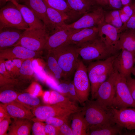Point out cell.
Returning a JSON list of instances; mask_svg holds the SVG:
<instances>
[{"instance_id":"obj_40","label":"cell","mask_w":135,"mask_h":135,"mask_svg":"<svg viewBox=\"0 0 135 135\" xmlns=\"http://www.w3.org/2000/svg\"><path fill=\"white\" fill-rule=\"evenodd\" d=\"M58 135H74L71 127L68 124L65 123L57 128Z\"/></svg>"},{"instance_id":"obj_28","label":"cell","mask_w":135,"mask_h":135,"mask_svg":"<svg viewBox=\"0 0 135 135\" xmlns=\"http://www.w3.org/2000/svg\"><path fill=\"white\" fill-rule=\"evenodd\" d=\"M50 7L67 15L69 20L74 19L81 14L71 10L65 0H44Z\"/></svg>"},{"instance_id":"obj_26","label":"cell","mask_w":135,"mask_h":135,"mask_svg":"<svg viewBox=\"0 0 135 135\" xmlns=\"http://www.w3.org/2000/svg\"><path fill=\"white\" fill-rule=\"evenodd\" d=\"M72 116L71 128L73 135H87L88 126L82 111L75 112Z\"/></svg>"},{"instance_id":"obj_24","label":"cell","mask_w":135,"mask_h":135,"mask_svg":"<svg viewBox=\"0 0 135 135\" xmlns=\"http://www.w3.org/2000/svg\"><path fill=\"white\" fill-rule=\"evenodd\" d=\"M30 120L26 119H14L9 128L7 135H30L32 127Z\"/></svg>"},{"instance_id":"obj_3","label":"cell","mask_w":135,"mask_h":135,"mask_svg":"<svg viewBox=\"0 0 135 135\" xmlns=\"http://www.w3.org/2000/svg\"><path fill=\"white\" fill-rule=\"evenodd\" d=\"M83 105L82 111L84 115L88 128L92 126L115 123L113 120L111 108L104 106L96 100H88Z\"/></svg>"},{"instance_id":"obj_56","label":"cell","mask_w":135,"mask_h":135,"mask_svg":"<svg viewBox=\"0 0 135 135\" xmlns=\"http://www.w3.org/2000/svg\"><path fill=\"white\" fill-rule=\"evenodd\" d=\"M132 74L135 76V53L134 54V66L132 70Z\"/></svg>"},{"instance_id":"obj_44","label":"cell","mask_w":135,"mask_h":135,"mask_svg":"<svg viewBox=\"0 0 135 135\" xmlns=\"http://www.w3.org/2000/svg\"><path fill=\"white\" fill-rule=\"evenodd\" d=\"M126 79L132 96L135 101V79L132 78L131 76Z\"/></svg>"},{"instance_id":"obj_39","label":"cell","mask_w":135,"mask_h":135,"mask_svg":"<svg viewBox=\"0 0 135 135\" xmlns=\"http://www.w3.org/2000/svg\"><path fill=\"white\" fill-rule=\"evenodd\" d=\"M10 118H5L0 121V135H7V132L11 122Z\"/></svg>"},{"instance_id":"obj_42","label":"cell","mask_w":135,"mask_h":135,"mask_svg":"<svg viewBox=\"0 0 135 135\" xmlns=\"http://www.w3.org/2000/svg\"><path fill=\"white\" fill-rule=\"evenodd\" d=\"M69 89L68 98L73 102H78L76 94V92L73 81L69 82Z\"/></svg>"},{"instance_id":"obj_54","label":"cell","mask_w":135,"mask_h":135,"mask_svg":"<svg viewBox=\"0 0 135 135\" xmlns=\"http://www.w3.org/2000/svg\"><path fill=\"white\" fill-rule=\"evenodd\" d=\"M11 0H0V7L2 8L5 6L6 3L10 1Z\"/></svg>"},{"instance_id":"obj_61","label":"cell","mask_w":135,"mask_h":135,"mask_svg":"<svg viewBox=\"0 0 135 135\" xmlns=\"http://www.w3.org/2000/svg\"></svg>"},{"instance_id":"obj_32","label":"cell","mask_w":135,"mask_h":135,"mask_svg":"<svg viewBox=\"0 0 135 135\" xmlns=\"http://www.w3.org/2000/svg\"><path fill=\"white\" fill-rule=\"evenodd\" d=\"M104 22L114 26L119 31L123 24L120 19L119 10H115L105 13Z\"/></svg>"},{"instance_id":"obj_7","label":"cell","mask_w":135,"mask_h":135,"mask_svg":"<svg viewBox=\"0 0 135 135\" xmlns=\"http://www.w3.org/2000/svg\"><path fill=\"white\" fill-rule=\"evenodd\" d=\"M73 82L79 102L83 105L88 100L91 86L87 67L83 61L79 59Z\"/></svg>"},{"instance_id":"obj_22","label":"cell","mask_w":135,"mask_h":135,"mask_svg":"<svg viewBox=\"0 0 135 135\" xmlns=\"http://www.w3.org/2000/svg\"><path fill=\"white\" fill-rule=\"evenodd\" d=\"M123 128L115 123L92 126L88 128L87 135H116L121 134Z\"/></svg>"},{"instance_id":"obj_12","label":"cell","mask_w":135,"mask_h":135,"mask_svg":"<svg viewBox=\"0 0 135 135\" xmlns=\"http://www.w3.org/2000/svg\"><path fill=\"white\" fill-rule=\"evenodd\" d=\"M135 54L126 50L120 51L114 60V68L126 78L131 76Z\"/></svg>"},{"instance_id":"obj_10","label":"cell","mask_w":135,"mask_h":135,"mask_svg":"<svg viewBox=\"0 0 135 135\" xmlns=\"http://www.w3.org/2000/svg\"><path fill=\"white\" fill-rule=\"evenodd\" d=\"M98 36L113 55L120 51L118 49L120 32L118 30L104 22L97 26Z\"/></svg>"},{"instance_id":"obj_4","label":"cell","mask_w":135,"mask_h":135,"mask_svg":"<svg viewBox=\"0 0 135 135\" xmlns=\"http://www.w3.org/2000/svg\"><path fill=\"white\" fill-rule=\"evenodd\" d=\"M77 46L79 55L86 63L105 60L113 56L99 36Z\"/></svg>"},{"instance_id":"obj_29","label":"cell","mask_w":135,"mask_h":135,"mask_svg":"<svg viewBox=\"0 0 135 135\" xmlns=\"http://www.w3.org/2000/svg\"><path fill=\"white\" fill-rule=\"evenodd\" d=\"M70 8L81 15L92 10L94 5L92 0H66Z\"/></svg>"},{"instance_id":"obj_37","label":"cell","mask_w":135,"mask_h":135,"mask_svg":"<svg viewBox=\"0 0 135 135\" xmlns=\"http://www.w3.org/2000/svg\"><path fill=\"white\" fill-rule=\"evenodd\" d=\"M32 65L34 74L37 78L41 81L44 80L46 77L43 68L39 65L37 60L34 59L32 60Z\"/></svg>"},{"instance_id":"obj_13","label":"cell","mask_w":135,"mask_h":135,"mask_svg":"<svg viewBox=\"0 0 135 135\" xmlns=\"http://www.w3.org/2000/svg\"><path fill=\"white\" fill-rule=\"evenodd\" d=\"M80 30L68 28L66 24L65 26L55 30L49 35L43 49L48 51L65 44L72 34Z\"/></svg>"},{"instance_id":"obj_5","label":"cell","mask_w":135,"mask_h":135,"mask_svg":"<svg viewBox=\"0 0 135 135\" xmlns=\"http://www.w3.org/2000/svg\"><path fill=\"white\" fill-rule=\"evenodd\" d=\"M6 28L24 30L29 28L19 10L10 1L0 10V29Z\"/></svg>"},{"instance_id":"obj_9","label":"cell","mask_w":135,"mask_h":135,"mask_svg":"<svg viewBox=\"0 0 135 135\" xmlns=\"http://www.w3.org/2000/svg\"><path fill=\"white\" fill-rule=\"evenodd\" d=\"M117 73L114 69L107 79L100 86L97 92L96 101L108 108L112 107L115 95Z\"/></svg>"},{"instance_id":"obj_53","label":"cell","mask_w":135,"mask_h":135,"mask_svg":"<svg viewBox=\"0 0 135 135\" xmlns=\"http://www.w3.org/2000/svg\"><path fill=\"white\" fill-rule=\"evenodd\" d=\"M50 94V93L49 91H46L45 92L43 96V100L45 103H49Z\"/></svg>"},{"instance_id":"obj_30","label":"cell","mask_w":135,"mask_h":135,"mask_svg":"<svg viewBox=\"0 0 135 135\" xmlns=\"http://www.w3.org/2000/svg\"><path fill=\"white\" fill-rule=\"evenodd\" d=\"M48 52L46 64L48 70L56 79L59 80L64 78L62 70L52 52L50 51Z\"/></svg>"},{"instance_id":"obj_20","label":"cell","mask_w":135,"mask_h":135,"mask_svg":"<svg viewBox=\"0 0 135 135\" xmlns=\"http://www.w3.org/2000/svg\"><path fill=\"white\" fill-rule=\"evenodd\" d=\"M10 2L19 10L24 20L29 27L28 29H46L44 22L27 6L19 4L14 0H11Z\"/></svg>"},{"instance_id":"obj_50","label":"cell","mask_w":135,"mask_h":135,"mask_svg":"<svg viewBox=\"0 0 135 135\" xmlns=\"http://www.w3.org/2000/svg\"><path fill=\"white\" fill-rule=\"evenodd\" d=\"M119 10L120 19L123 24H124L126 23L130 18L123 12L120 9Z\"/></svg>"},{"instance_id":"obj_47","label":"cell","mask_w":135,"mask_h":135,"mask_svg":"<svg viewBox=\"0 0 135 135\" xmlns=\"http://www.w3.org/2000/svg\"><path fill=\"white\" fill-rule=\"evenodd\" d=\"M0 73L2 75L6 78H10L12 76L7 71L3 60H0Z\"/></svg>"},{"instance_id":"obj_57","label":"cell","mask_w":135,"mask_h":135,"mask_svg":"<svg viewBox=\"0 0 135 135\" xmlns=\"http://www.w3.org/2000/svg\"><path fill=\"white\" fill-rule=\"evenodd\" d=\"M101 5H106L108 4V0H100Z\"/></svg>"},{"instance_id":"obj_49","label":"cell","mask_w":135,"mask_h":135,"mask_svg":"<svg viewBox=\"0 0 135 135\" xmlns=\"http://www.w3.org/2000/svg\"><path fill=\"white\" fill-rule=\"evenodd\" d=\"M9 117H10L8 115L2 104H0V121L2 120L5 118Z\"/></svg>"},{"instance_id":"obj_55","label":"cell","mask_w":135,"mask_h":135,"mask_svg":"<svg viewBox=\"0 0 135 135\" xmlns=\"http://www.w3.org/2000/svg\"><path fill=\"white\" fill-rule=\"evenodd\" d=\"M123 5L124 6L130 4V0H121Z\"/></svg>"},{"instance_id":"obj_21","label":"cell","mask_w":135,"mask_h":135,"mask_svg":"<svg viewBox=\"0 0 135 135\" xmlns=\"http://www.w3.org/2000/svg\"><path fill=\"white\" fill-rule=\"evenodd\" d=\"M98 36L97 27L84 28L72 34L66 43L74 44L78 46L92 40Z\"/></svg>"},{"instance_id":"obj_35","label":"cell","mask_w":135,"mask_h":135,"mask_svg":"<svg viewBox=\"0 0 135 135\" xmlns=\"http://www.w3.org/2000/svg\"><path fill=\"white\" fill-rule=\"evenodd\" d=\"M70 115L56 116L49 118L44 122L46 124H50L57 128L65 123H68Z\"/></svg>"},{"instance_id":"obj_18","label":"cell","mask_w":135,"mask_h":135,"mask_svg":"<svg viewBox=\"0 0 135 135\" xmlns=\"http://www.w3.org/2000/svg\"><path fill=\"white\" fill-rule=\"evenodd\" d=\"M24 31L12 28L0 29V50L14 45L20 39Z\"/></svg>"},{"instance_id":"obj_33","label":"cell","mask_w":135,"mask_h":135,"mask_svg":"<svg viewBox=\"0 0 135 135\" xmlns=\"http://www.w3.org/2000/svg\"><path fill=\"white\" fill-rule=\"evenodd\" d=\"M25 60L14 59L7 60L4 62L6 68L12 76L20 74V69Z\"/></svg>"},{"instance_id":"obj_6","label":"cell","mask_w":135,"mask_h":135,"mask_svg":"<svg viewBox=\"0 0 135 135\" xmlns=\"http://www.w3.org/2000/svg\"><path fill=\"white\" fill-rule=\"evenodd\" d=\"M49 35L46 28H28L24 31L20 39L14 46H20L30 50L40 52L44 49Z\"/></svg>"},{"instance_id":"obj_48","label":"cell","mask_w":135,"mask_h":135,"mask_svg":"<svg viewBox=\"0 0 135 135\" xmlns=\"http://www.w3.org/2000/svg\"><path fill=\"white\" fill-rule=\"evenodd\" d=\"M111 7L116 9H121L123 5L121 0H108Z\"/></svg>"},{"instance_id":"obj_36","label":"cell","mask_w":135,"mask_h":135,"mask_svg":"<svg viewBox=\"0 0 135 135\" xmlns=\"http://www.w3.org/2000/svg\"><path fill=\"white\" fill-rule=\"evenodd\" d=\"M34 74L30 59L25 60L22 63L20 70V74L31 76Z\"/></svg>"},{"instance_id":"obj_2","label":"cell","mask_w":135,"mask_h":135,"mask_svg":"<svg viewBox=\"0 0 135 135\" xmlns=\"http://www.w3.org/2000/svg\"><path fill=\"white\" fill-rule=\"evenodd\" d=\"M50 51L52 52L62 69L64 78H67L75 72L79 55L76 46L66 43Z\"/></svg>"},{"instance_id":"obj_45","label":"cell","mask_w":135,"mask_h":135,"mask_svg":"<svg viewBox=\"0 0 135 135\" xmlns=\"http://www.w3.org/2000/svg\"><path fill=\"white\" fill-rule=\"evenodd\" d=\"M122 11L130 18L135 14V5L124 6L121 9Z\"/></svg>"},{"instance_id":"obj_34","label":"cell","mask_w":135,"mask_h":135,"mask_svg":"<svg viewBox=\"0 0 135 135\" xmlns=\"http://www.w3.org/2000/svg\"><path fill=\"white\" fill-rule=\"evenodd\" d=\"M18 95L16 93L11 90H6L0 94V101L3 104L12 102L15 100Z\"/></svg>"},{"instance_id":"obj_15","label":"cell","mask_w":135,"mask_h":135,"mask_svg":"<svg viewBox=\"0 0 135 135\" xmlns=\"http://www.w3.org/2000/svg\"><path fill=\"white\" fill-rule=\"evenodd\" d=\"M111 108L113 120L116 123L129 130H135V108Z\"/></svg>"},{"instance_id":"obj_19","label":"cell","mask_w":135,"mask_h":135,"mask_svg":"<svg viewBox=\"0 0 135 135\" xmlns=\"http://www.w3.org/2000/svg\"><path fill=\"white\" fill-rule=\"evenodd\" d=\"M2 104L10 118L31 120L34 116L30 109L16 100Z\"/></svg>"},{"instance_id":"obj_46","label":"cell","mask_w":135,"mask_h":135,"mask_svg":"<svg viewBox=\"0 0 135 135\" xmlns=\"http://www.w3.org/2000/svg\"><path fill=\"white\" fill-rule=\"evenodd\" d=\"M44 128L46 135H58L57 128L54 126L46 124L44 125Z\"/></svg>"},{"instance_id":"obj_60","label":"cell","mask_w":135,"mask_h":135,"mask_svg":"<svg viewBox=\"0 0 135 135\" xmlns=\"http://www.w3.org/2000/svg\"><path fill=\"white\" fill-rule=\"evenodd\" d=\"M15 0L17 2H18L19 1H21L22 0Z\"/></svg>"},{"instance_id":"obj_8","label":"cell","mask_w":135,"mask_h":135,"mask_svg":"<svg viewBox=\"0 0 135 135\" xmlns=\"http://www.w3.org/2000/svg\"><path fill=\"white\" fill-rule=\"evenodd\" d=\"M116 90L115 95L111 108L117 109L135 108V101L132 96L126 78L117 71Z\"/></svg>"},{"instance_id":"obj_58","label":"cell","mask_w":135,"mask_h":135,"mask_svg":"<svg viewBox=\"0 0 135 135\" xmlns=\"http://www.w3.org/2000/svg\"><path fill=\"white\" fill-rule=\"evenodd\" d=\"M124 135H135V132H126L123 133Z\"/></svg>"},{"instance_id":"obj_59","label":"cell","mask_w":135,"mask_h":135,"mask_svg":"<svg viewBox=\"0 0 135 135\" xmlns=\"http://www.w3.org/2000/svg\"><path fill=\"white\" fill-rule=\"evenodd\" d=\"M95 2H96L97 4L101 5V3L100 0H92Z\"/></svg>"},{"instance_id":"obj_14","label":"cell","mask_w":135,"mask_h":135,"mask_svg":"<svg viewBox=\"0 0 135 135\" xmlns=\"http://www.w3.org/2000/svg\"><path fill=\"white\" fill-rule=\"evenodd\" d=\"M75 112L56 105H51L37 106L34 108L32 113L36 118V121L41 122L50 117L70 115Z\"/></svg>"},{"instance_id":"obj_27","label":"cell","mask_w":135,"mask_h":135,"mask_svg":"<svg viewBox=\"0 0 135 135\" xmlns=\"http://www.w3.org/2000/svg\"><path fill=\"white\" fill-rule=\"evenodd\" d=\"M46 7L48 17L55 30L65 26L66 24L65 21L69 20L65 14L50 6L44 0Z\"/></svg>"},{"instance_id":"obj_41","label":"cell","mask_w":135,"mask_h":135,"mask_svg":"<svg viewBox=\"0 0 135 135\" xmlns=\"http://www.w3.org/2000/svg\"><path fill=\"white\" fill-rule=\"evenodd\" d=\"M126 30H135V14L131 16L119 30L120 33Z\"/></svg>"},{"instance_id":"obj_17","label":"cell","mask_w":135,"mask_h":135,"mask_svg":"<svg viewBox=\"0 0 135 135\" xmlns=\"http://www.w3.org/2000/svg\"><path fill=\"white\" fill-rule=\"evenodd\" d=\"M38 52L30 50L21 46H14L0 50V60L30 59L35 57Z\"/></svg>"},{"instance_id":"obj_43","label":"cell","mask_w":135,"mask_h":135,"mask_svg":"<svg viewBox=\"0 0 135 135\" xmlns=\"http://www.w3.org/2000/svg\"><path fill=\"white\" fill-rule=\"evenodd\" d=\"M69 89V82L62 83L58 86L57 91L62 95L68 98Z\"/></svg>"},{"instance_id":"obj_23","label":"cell","mask_w":135,"mask_h":135,"mask_svg":"<svg viewBox=\"0 0 135 135\" xmlns=\"http://www.w3.org/2000/svg\"><path fill=\"white\" fill-rule=\"evenodd\" d=\"M49 103L51 105H56L75 112L81 111L82 110V108L78 106L76 102L56 90H53L51 92Z\"/></svg>"},{"instance_id":"obj_1","label":"cell","mask_w":135,"mask_h":135,"mask_svg":"<svg viewBox=\"0 0 135 135\" xmlns=\"http://www.w3.org/2000/svg\"><path fill=\"white\" fill-rule=\"evenodd\" d=\"M116 54L89 63L87 68L91 86V100L95 99L99 87L114 71L113 63Z\"/></svg>"},{"instance_id":"obj_31","label":"cell","mask_w":135,"mask_h":135,"mask_svg":"<svg viewBox=\"0 0 135 135\" xmlns=\"http://www.w3.org/2000/svg\"><path fill=\"white\" fill-rule=\"evenodd\" d=\"M16 100L29 109L30 106L34 108L38 106L40 102L39 99L36 96L28 93L18 95Z\"/></svg>"},{"instance_id":"obj_51","label":"cell","mask_w":135,"mask_h":135,"mask_svg":"<svg viewBox=\"0 0 135 135\" xmlns=\"http://www.w3.org/2000/svg\"><path fill=\"white\" fill-rule=\"evenodd\" d=\"M46 82L52 88L57 91L58 86L56 84L53 80L50 79L48 78L46 80Z\"/></svg>"},{"instance_id":"obj_16","label":"cell","mask_w":135,"mask_h":135,"mask_svg":"<svg viewBox=\"0 0 135 135\" xmlns=\"http://www.w3.org/2000/svg\"><path fill=\"white\" fill-rule=\"evenodd\" d=\"M21 1L44 22L49 34L54 31L48 17L46 6L43 0H22Z\"/></svg>"},{"instance_id":"obj_38","label":"cell","mask_w":135,"mask_h":135,"mask_svg":"<svg viewBox=\"0 0 135 135\" xmlns=\"http://www.w3.org/2000/svg\"><path fill=\"white\" fill-rule=\"evenodd\" d=\"M45 124L41 122L36 121L32 127V134L34 135H46L45 131Z\"/></svg>"},{"instance_id":"obj_52","label":"cell","mask_w":135,"mask_h":135,"mask_svg":"<svg viewBox=\"0 0 135 135\" xmlns=\"http://www.w3.org/2000/svg\"><path fill=\"white\" fill-rule=\"evenodd\" d=\"M41 90V88L40 86L38 84H36L34 86V88L31 94L36 96L39 94Z\"/></svg>"},{"instance_id":"obj_11","label":"cell","mask_w":135,"mask_h":135,"mask_svg":"<svg viewBox=\"0 0 135 135\" xmlns=\"http://www.w3.org/2000/svg\"><path fill=\"white\" fill-rule=\"evenodd\" d=\"M105 12L103 8L99 7L84 14L76 22L70 24H66L68 28L74 29H81L96 26L104 22Z\"/></svg>"},{"instance_id":"obj_25","label":"cell","mask_w":135,"mask_h":135,"mask_svg":"<svg viewBox=\"0 0 135 135\" xmlns=\"http://www.w3.org/2000/svg\"><path fill=\"white\" fill-rule=\"evenodd\" d=\"M118 49L135 53V30H126L120 33Z\"/></svg>"}]
</instances>
